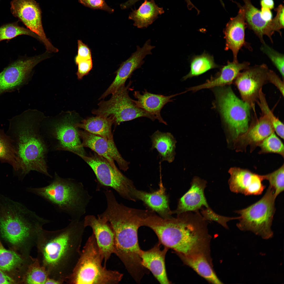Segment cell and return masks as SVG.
Instances as JSON below:
<instances>
[{"label":"cell","mask_w":284,"mask_h":284,"mask_svg":"<svg viewBox=\"0 0 284 284\" xmlns=\"http://www.w3.org/2000/svg\"><path fill=\"white\" fill-rule=\"evenodd\" d=\"M85 227L84 220H71L65 228L55 231L43 228L39 232L36 246L37 257L49 277L66 282L80 257Z\"/></svg>","instance_id":"1"},{"label":"cell","mask_w":284,"mask_h":284,"mask_svg":"<svg viewBox=\"0 0 284 284\" xmlns=\"http://www.w3.org/2000/svg\"><path fill=\"white\" fill-rule=\"evenodd\" d=\"M99 217L108 222L114 234V254L123 263L131 276L139 283L148 270L141 264L138 232L143 226L146 210L132 208L119 203L116 199L108 201Z\"/></svg>","instance_id":"2"},{"label":"cell","mask_w":284,"mask_h":284,"mask_svg":"<svg viewBox=\"0 0 284 284\" xmlns=\"http://www.w3.org/2000/svg\"><path fill=\"white\" fill-rule=\"evenodd\" d=\"M207 221L198 211H188L175 218L159 217L152 229L159 242L173 249L179 256L197 253L210 255Z\"/></svg>","instance_id":"3"},{"label":"cell","mask_w":284,"mask_h":284,"mask_svg":"<svg viewBox=\"0 0 284 284\" xmlns=\"http://www.w3.org/2000/svg\"><path fill=\"white\" fill-rule=\"evenodd\" d=\"M34 124L26 113L15 116L10 120L7 135L16 151L22 176L35 170L51 178L45 159L47 148Z\"/></svg>","instance_id":"4"},{"label":"cell","mask_w":284,"mask_h":284,"mask_svg":"<svg viewBox=\"0 0 284 284\" xmlns=\"http://www.w3.org/2000/svg\"><path fill=\"white\" fill-rule=\"evenodd\" d=\"M50 221L38 216L21 204L0 194V232L11 244L36 246L39 233Z\"/></svg>","instance_id":"5"},{"label":"cell","mask_w":284,"mask_h":284,"mask_svg":"<svg viewBox=\"0 0 284 284\" xmlns=\"http://www.w3.org/2000/svg\"><path fill=\"white\" fill-rule=\"evenodd\" d=\"M27 190L48 202L59 211L68 215L71 220L80 219L91 199L82 183L62 178L56 173L47 186L28 187Z\"/></svg>","instance_id":"6"},{"label":"cell","mask_w":284,"mask_h":284,"mask_svg":"<svg viewBox=\"0 0 284 284\" xmlns=\"http://www.w3.org/2000/svg\"><path fill=\"white\" fill-rule=\"evenodd\" d=\"M103 260L93 233L88 238L72 273L66 282L74 284L119 283L123 278V274L103 266Z\"/></svg>","instance_id":"7"},{"label":"cell","mask_w":284,"mask_h":284,"mask_svg":"<svg viewBox=\"0 0 284 284\" xmlns=\"http://www.w3.org/2000/svg\"><path fill=\"white\" fill-rule=\"evenodd\" d=\"M273 189L270 186L263 196L246 208L236 210L239 215L236 226L243 231H249L264 239L271 238V229L276 208V198Z\"/></svg>","instance_id":"8"},{"label":"cell","mask_w":284,"mask_h":284,"mask_svg":"<svg viewBox=\"0 0 284 284\" xmlns=\"http://www.w3.org/2000/svg\"><path fill=\"white\" fill-rule=\"evenodd\" d=\"M132 82L126 86L119 88L112 94L110 98L102 100L98 103V108L93 109L92 113L96 115L111 117L115 125L142 117L148 118L154 121L156 119L153 115L139 107L134 100L130 97L129 92Z\"/></svg>","instance_id":"9"},{"label":"cell","mask_w":284,"mask_h":284,"mask_svg":"<svg viewBox=\"0 0 284 284\" xmlns=\"http://www.w3.org/2000/svg\"><path fill=\"white\" fill-rule=\"evenodd\" d=\"M216 94L220 111L234 141L248 129L251 107L230 87L219 89Z\"/></svg>","instance_id":"10"},{"label":"cell","mask_w":284,"mask_h":284,"mask_svg":"<svg viewBox=\"0 0 284 284\" xmlns=\"http://www.w3.org/2000/svg\"><path fill=\"white\" fill-rule=\"evenodd\" d=\"M78 156L91 168L102 185L112 188L124 198L135 201L132 195L135 188L132 181L120 171L115 170L106 159L96 153Z\"/></svg>","instance_id":"11"},{"label":"cell","mask_w":284,"mask_h":284,"mask_svg":"<svg viewBox=\"0 0 284 284\" xmlns=\"http://www.w3.org/2000/svg\"><path fill=\"white\" fill-rule=\"evenodd\" d=\"M11 11L28 29L36 34L49 52L58 51L46 37L42 21V12L39 5L35 0H13Z\"/></svg>","instance_id":"12"},{"label":"cell","mask_w":284,"mask_h":284,"mask_svg":"<svg viewBox=\"0 0 284 284\" xmlns=\"http://www.w3.org/2000/svg\"><path fill=\"white\" fill-rule=\"evenodd\" d=\"M269 69L265 64L248 67L240 72L235 79V84L242 100L248 103L255 111V103L260 90L267 82Z\"/></svg>","instance_id":"13"},{"label":"cell","mask_w":284,"mask_h":284,"mask_svg":"<svg viewBox=\"0 0 284 284\" xmlns=\"http://www.w3.org/2000/svg\"><path fill=\"white\" fill-rule=\"evenodd\" d=\"M78 132L80 138L82 139V145L83 148H89L105 159L112 168L118 172L120 171L115 165V161L121 170L125 171L128 169L130 162L126 161L122 157L115 143L85 130H78Z\"/></svg>","instance_id":"14"},{"label":"cell","mask_w":284,"mask_h":284,"mask_svg":"<svg viewBox=\"0 0 284 284\" xmlns=\"http://www.w3.org/2000/svg\"><path fill=\"white\" fill-rule=\"evenodd\" d=\"M45 57L43 54L19 60L4 69L0 73V95L20 87L33 67Z\"/></svg>","instance_id":"15"},{"label":"cell","mask_w":284,"mask_h":284,"mask_svg":"<svg viewBox=\"0 0 284 284\" xmlns=\"http://www.w3.org/2000/svg\"><path fill=\"white\" fill-rule=\"evenodd\" d=\"M155 47L151 45V40L149 39L146 42L142 47L137 45L136 51L120 64L116 71V76L113 81L102 95L99 100L104 99L125 85L126 81L133 72L141 67L144 62V58L147 55L152 54L151 51Z\"/></svg>","instance_id":"16"},{"label":"cell","mask_w":284,"mask_h":284,"mask_svg":"<svg viewBox=\"0 0 284 284\" xmlns=\"http://www.w3.org/2000/svg\"><path fill=\"white\" fill-rule=\"evenodd\" d=\"M76 116L71 113L54 124L53 133L58 141L57 149L71 151L78 155H85L75 125Z\"/></svg>","instance_id":"17"},{"label":"cell","mask_w":284,"mask_h":284,"mask_svg":"<svg viewBox=\"0 0 284 284\" xmlns=\"http://www.w3.org/2000/svg\"><path fill=\"white\" fill-rule=\"evenodd\" d=\"M228 172L230 175L228 183L232 192L245 195H257L261 194L265 188L262 183L263 175L236 167L231 168Z\"/></svg>","instance_id":"18"},{"label":"cell","mask_w":284,"mask_h":284,"mask_svg":"<svg viewBox=\"0 0 284 284\" xmlns=\"http://www.w3.org/2000/svg\"><path fill=\"white\" fill-rule=\"evenodd\" d=\"M84 220L86 227H90L104 261V266L111 255L115 253L114 234L108 222L93 215L86 216Z\"/></svg>","instance_id":"19"},{"label":"cell","mask_w":284,"mask_h":284,"mask_svg":"<svg viewBox=\"0 0 284 284\" xmlns=\"http://www.w3.org/2000/svg\"><path fill=\"white\" fill-rule=\"evenodd\" d=\"M238 5L239 9L237 14L230 18L224 31L225 40V49L232 51L233 62H238L237 55L239 50L243 46L247 45L245 39V31L247 26L244 11L242 6Z\"/></svg>","instance_id":"20"},{"label":"cell","mask_w":284,"mask_h":284,"mask_svg":"<svg viewBox=\"0 0 284 284\" xmlns=\"http://www.w3.org/2000/svg\"><path fill=\"white\" fill-rule=\"evenodd\" d=\"M274 130L271 123L265 115L262 114L259 119L252 122L247 131L234 141L238 151L243 150L250 145L252 151Z\"/></svg>","instance_id":"21"},{"label":"cell","mask_w":284,"mask_h":284,"mask_svg":"<svg viewBox=\"0 0 284 284\" xmlns=\"http://www.w3.org/2000/svg\"><path fill=\"white\" fill-rule=\"evenodd\" d=\"M206 184V181L198 177H194L190 188L179 199L176 209L171 211L172 214L198 211L203 206L209 207L204 193Z\"/></svg>","instance_id":"22"},{"label":"cell","mask_w":284,"mask_h":284,"mask_svg":"<svg viewBox=\"0 0 284 284\" xmlns=\"http://www.w3.org/2000/svg\"><path fill=\"white\" fill-rule=\"evenodd\" d=\"M158 242L151 248L144 251L141 250L140 257L143 267L149 270L161 284H168L171 282L168 278L165 267V260L167 248L161 249Z\"/></svg>","instance_id":"23"},{"label":"cell","mask_w":284,"mask_h":284,"mask_svg":"<svg viewBox=\"0 0 284 284\" xmlns=\"http://www.w3.org/2000/svg\"><path fill=\"white\" fill-rule=\"evenodd\" d=\"M243 0L247 27L254 32L262 43L265 42L263 36L265 35L272 42V36L276 30L272 19L269 22L265 21L261 16L260 11L252 5L250 0Z\"/></svg>","instance_id":"24"},{"label":"cell","mask_w":284,"mask_h":284,"mask_svg":"<svg viewBox=\"0 0 284 284\" xmlns=\"http://www.w3.org/2000/svg\"><path fill=\"white\" fill-rule=\"evenodd\" d=\"M159 186L158 190L151 193L138 190L135 188L133 191V196L135 201L136 199L141 200L160 216L169 218L171 217V211L170 210L168 198L161 181Z\"/></svg>","instance_id":"25"},{"label":"cell","mask_w":284,"mask_h":284,"mask_svg":"<svg viewBox=\"0 0 284 284\" xmlns=\"http://www.w3.org/2000/svg\"><path fill=\"white\" fill-rule=\"evenodd\" d=\"M178 94L166 96L153 94L146 89L142 94L138 91H134L133 94L134 97L137 99L134 101L137 106L154 115L160 123L166 125L167 124L161 116V110L166 104L172 101V98Z\"/></svg>","instance_id":"26"},{"label":"cell","mask_w":284,"mask_h":284,"mask_svg":"<svg viewBox=\"0 0 284 284\" xmlns=\"http://www.w3.org/2000/svg\"><path fill=\"white\" fill-rule=\"evenodd\" d=\"M209 255L198 253L179 256L184 263L209 282L213 284H222L212 269Z\"/></svg>","instance_id":"27"},{"label":"cell","mask_w":284,"mask_h":284,"mask_svg":"<svg viewBox=\"0 0 284 284\" xmlns=\"http://www.w3.org/2000/svg\"><path fill=\"white\" fill-rule=\"evenodd\" d=\"M250 63L244 61L241 63L228 62L221 69L219 75L213 79L202 84L191 88L192 90L222 86L231 83L242 70L249 67Z\"/></svg>","instance_id":"28"},{"label":"cell","mask_w":284,"mask_h":284,"mask_svg":"<svg viewBox=\"0 0 284 284\" xmlns=\"http://www.w3.org/2000/svg\"><path fill=\"white\" fill-rule=\"evenodd\" d=\"M114 121L111 117L96 115L88 117L75 124L78 128H82L92 134L99 136L114 143L111 131Z\"/></svg>","instance_id":"29"},{"label":"cell","mask_w":284,"mask_h":284,"mask_svg":"<svg viewBox=\"0 0 284 284\" xmlns=\"http://www.w3.org/2000/svg\"><path fill=\"white\" fill-rule=\"evenodd\" d=\"M164 12L163 8L159 7L154 0H144L138 9L132 10L128 18L134 21V26L138 28H147L158 18V15Z\"/></svg>","instance_id":"30"},{"label":"cell","mask_w":284,"mask_h":284,"mask_svg":"<svg viewBox=\"0 0 284 284\" xmlns=\"http://www.w3.org/2000/svg\"><path fill=\"white\" fill-rule=\"evenodd\" d=\"M152 142L151 150L156 149L158 152L161 161H166L169 163L174 160L176 141L169 132L155 131L150 137Z\"/></svg>","instance_id":"31"},{"label":"cell","mask_w":284,"mask_h":284,"mask_svg":"<svg viewBox=\"0 0 284 284\" xmlns=\"http://www.w3.org/2000/svg\"><path fill=\"white\" fill-rule=\"evenodd\" d=\"M49 277L45 268L40 265L37 258H32L27 267L23 281L27 284H45Z\"/></svg>","instance_id":"32"},{"label":"cell","mask_w":284,"mask_h":284,"mask_svg":"<svg viewBox=\"0 0 284 284\" xmlns=\"http://www.w3.org/2000/svg\"><path fill=\"white\" fill-rule=\"evenodd\" d=\"M0 160L10 164L15 171L20 169L16 151L8 136L0 130Z\"/></svg>","instance_id":"33"},{"label":"cell","mask_w":284,"mask_h":284,"mask_svg":"<svg viewBox=\"0 0 284 284\" xmlns=\"http://www.w3.org/2000/svg\"><path fill=\"white\" fill-rule=\"evenodd\" d=\"M218 67L212 56L204 53L201 55L196 56L192 59L191 62L190 72L184 78L185 79L198 76Z\"/></svg>","instance_id":"34"},{"label":"cell","mask_w":284,"mask_h":284,"mask_svg":"<svg viewBox=\"0 0 284 284\" xmlns=\"http://www.w3.org/2000/svg\"><path fill=\"white\" fill-rule=\"evenodd\" d=\"M24 259L14 251L7 250L0 240V270L9 272L24 263Z\"/></svg>","instance_id":"35"},{"label":"cell","mask_w":284,"mask_h":284,"mask_svg":"<svg viewBox=\"0 0 284 284\" xmlns=\"http://www.w3.org/2000/svg\"><path fill=\"white\" fill-rule=\"evenodd\" d=\"M258 99V100L256 102L261 109L262 114L265 116L270 121L277 135L283 139V124L274 115L270 109L262 89L259 91Z\"/></svg>","instance_id":"36"},{"label":"cell","mask_w":284,"mask_h":284,"mask_svg":"<svg viewBox=\"0 0 284 284\" xmlns=\"http://www.w3.org/2000/svg\"><path fill=\"white\" fill-rule=\"evenodd\" d=\"M261 148L259 153H275L284 157V145L275 132L265 139L259 145Z\"/></svg>","instance_id":"37"},{"label":"cell","mask_w":284,"mask_h":284,"mask_svg":"<svg viewBox=\"0 0 284 284\" xmlns=\"http://www.w3.org/2000/svg\"><path fill=\"white\" fill-rule=\"evenodd\" d=\"M284 164L279 169L273 172L263 175L264 180L268 181L269 185L274 190L275 197L284 190Z\"/></svg>","instance_id":"38"},{"label":"cell","mask_w":284,"mask_h":284,"mask_svg":"<svg viewBox=\"0 0 284 284\" xmlns=\"http://www.w3.org/2000/svg\"><path fill=\"white\" fill-rule=\"evenodd\" d=\"M21 35H26L39 38L35 33L29 29L10 24L0 27V41L13 38Z\"/></svg>","instance_id":"39"},{"label":"cell","mask_w":284,"mask_h":284,"mask_svg":"<svg viewBox=\"0 0 284 284\" xmlns=\"http://www.w3.org/2000/svg\"><path fill=\"white\" fill-rule=\"evenodd\" d=\"M261 49L269 58L284 78V55L269 46L265 42L262 43Z\"/></svg>","instance_id":"40"},{"label":"cell","mask_w":284,"mask_h":284,"mask_svg":"<svg viewBox=\"0 0 284 284\" xmlns=\"http://www.w3.org/2000/svg\"><path fill=\"white\" fill-rule=\"evenodd\" d=\"M201 212L205 220L216 221L227 229L228 228L227 224L228 222L239 218V217H229L220 215L214 212L209 206L203 209Z\"/></svg>","instance_id":"41"},{"label":"cell","mask_w":284,"mask_h":284,"mask_svg":"<svg viewBox=\"0 0 284 284\" xmlns=\"http://www.w3.org/2000/svg\"><path fill=\"white\" fill-rule=\"evenodd\" d=\"M79 2L83 6L92 9L103 10L110 13L114 11L104 0H79Z\"/></svg>","instance_id":"42"},{"label":"cell","mask_w":284,"mask_h":284,"mask_svg":"<svg viewBox=\"0 0 284 284\" xmlns=\"http://www.w3.org/2000/svg\"><path fill=\"white\" fill-rule=\"evenodd\" d=\"M92 59L91 51L89 47L81 40H78V54L75 62Z\"/></svg>","instance_id":"43"},{"label":"cell","mask_w":284,"mask_h":284,"mask_svg":"<svg viewBox=\"0 0 284 284\" xmlns=\"http://www.w3.org/2000/svg\"><path fill=\"white\" fill-rule=\"evenodd\" d=\"M78 65V69L76 73L78 79L79 80L87 75L92 69L93 63L92 59L80 60L75 62Z\"/></svg>","instance_id":"44"},{"label":"cell","mask_w":284,"mask_h":284,"mask_svg":"<svg viewBox=\"0 0 284 284\" xmlns=\"http://www.w3.org/2000/svg\"><path fill=\"white\" fill-rule=\"evenodd\" d=\"M284 6L280 4L275 9L277 14L275 17L272 19L276 32H278L281 36L280 30L284 28Z\"/></svg>","instance_id":"45"},{"label":"cell","mask_w":284,"mask_h":284,"mask_svg":"<svg viewBox=\"0 0 284 284\" xmlns=\"http://www.w3.org/2000/svg\"><path fill=\"white\" fill-rule=\"evenodd\" d=\"M268 81L274 84L284 96V82L273 71L269 69L267 73Z\"/></svg>","instance_id":"46"},{"label":"cell","mask_w":284,"mask_h":284,"mask_svg":"<svg viewBox=\"0 0 284 284\" xmlns=\"http://www.w3.org/2000/svg\"><path fill=\"white\" fill-rule=\"evenodd\" d=\"M261 15L262 18L267 22L270 21L272 19V14L271 10L268 8H261Z\"/></svg>","instance_id":"47"},{"label":"cell","mask_w":284,"mask_h":284,"mask_svg":"<svg viewBox=\"0 0 284 284\" xmlns=\"http://www.w3.org/2000/svg\"><path fill=\"white\" fill-rule=\"evenodd\" d=\"M14 282L11 277L0 270V284H12Z\"/></svg>","instance_id":"48"},{"label":"cell","mask_w":284,"mask_h":284,"mask_svg":"<svg viewBox=\"0 0 284 284\" xmlns=\"http://www.w3.org/2000/svg\"><path fill=\"white\" fill-rule=\"evenodd\" d=\"M261 8L269 9L271 10L274 8V3L273 0H261Z\"/></svg>","instance_id":"49"},{"label":"cell","mask_w":284,"mask_h":284,"mask_svg":"<svg viewBox=\"0 0 284 284\" xmlns=\"http://www.w3.org/2000/svg\"><path fill=\"white\" fill-rule=\"evenodd\" d=\"M139 0H128L126 2L120 5L121 8L122 9H127L134 5Z\"/></svg>","instance_id":"50"},{"label":"cell","mask_w":284,"mask_h":284,"mask_svg":"<svg viewBox=\"0 0 284 284\" xmlns=\"http://www.w3.org/2000/svg\"><path fill=\"white\" fill-rule=\"evenodd\" d=\"M62 283L59 281L49 277L48 278L45 283V284H59Z\"/></svg>","instance_id":"51"},{"label":"cell","mask_w":284,"mask_h":284,"mask_svg":"<svg viewBox=\"0 0 284 284\" xmlns=\"http://www.w3.org/2000/svg\"><path fill=\"white\" fill-rule=\"evenodd\" d=\"M220 1L221 2V3H222L223 2L222 1V0H220Z\"/></svg>","instance_id":"52"}]
</instances>
